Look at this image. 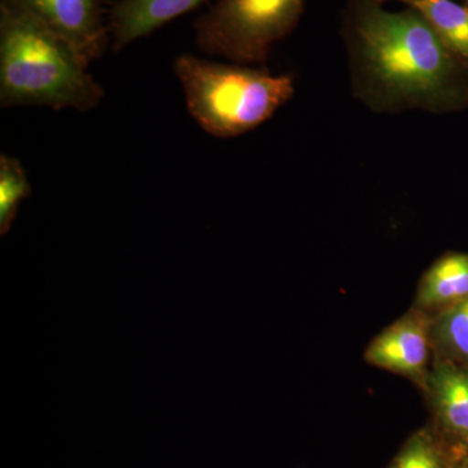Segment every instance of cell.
Segmentation results:
<instances>
[{
    "label": "cell",
    "instance_id": "1",
    "mask_svg": "<svg viewBox=\"0 0 468 468\" xmlns=\"http://www.w3.org/2000/svg\"><path fill=\"white\" fill-rule=\"evenodd\" d=\"M347 27L360 75L381 103L431 111L460 103L457 58L417 11H387L377 0H353Z\"/></svg>",
    "mask_w": 468,
    "mask_h": 468
},
{
    "label": "cell",
    "instance_id": "2",
    "mask_svg": "<svg viewBox=\"0 0 468 468\" xmlns=\"http://www.w3.org/2000/svg\"><path fill=\"white\" fill-rule=\"evenodd\" d=\"M79 52L17 0H0V104L86 112L104 90Z\"/></svg>",
    "mask_w": 468,
    "mask_h": 468
},
{
    "label": "cell",
    "instance_id": "3",
    "mask_svg": "<svg viewBox=\"0 0 468 468\" xmlns=\"http://www.w3.org/2000/svg\"><path fill=\"white\" fill-rule=\"evenodd\" d=\"M175 72L190 115L206 133L232 138L257 128L291 100V76L180 55Z\"/></svg>",
    "mask_w": 468,
    "mask_h": 468
},
{
    "label": "cell",
    "instance_id": "4",
    "mask_svg": "<svg viewBox=\"0 0 468 468\" xmlns=\"http://www.w3.org/2000/svg\"><path fill=\"white\" fill-rule=\"evenodd\" d=\"M306 0H218L194 24L199 50L236 64H264L297 27Z\"/></svg>",
    "mask_w": 468,
    "mask_h": 468
},
{
    "label": "cell",
    "instance_id": "5",
    "mask_svg": "<svg viewBox=\"0 0 468 468\" xmlns=\"http://www.w3.org/2000/svg\"><path fill=\"white\" fill-rule=\"evenodd\" d=\"M90 66L109 43L101 0H17Z\"/></svg>",
    "mask_w": 468,
    "mask_h": 468
},
{
    "label": "cell",
    "instance_id": "6",
    "mask_svg": "<svg viewBox=\"0 0 468 468\" xmlns=\"http://www.w3.org/2000/svg\"><path fill=\"white\" fill-rule=\"evenodd\" d=\"M205 0H117L109 16L112 50L120 51L169 21L198 7Z\"/></svg>",
    "mask_w": 468,
    "mask_h": 468
},
{
    "label": "cell",
    "instance_id": "7",
    "mask_svg": "<svg viewBox=\"0 0 468 468\" xmlns=\"http://www.w3.org/2000/svg\"><path fill=\"white\" fill-rule=\"evenodd\" d=\"M366 358L378 367L403 375H418L428 358V335L423 320L403 319L369 345Z\"/></svg>",
    "mask_w": 468,
    "mask_h": 468
},
{
    "label": "cell",
    "instance_id": "8",
    "mask_svg": "<svg viewBox=\"0 0 468 468\" xmlns=\"http://www.w3.org/2000/svg\"><path fill=\"white\" fill-rule=\"evenodd\" d=\"M402 3L417 11L455 57L468 61V7L452 0H377Z\"/></svg>",
    "mask_w": 468,
    "mask_h": 468
},
{
    "label": "cell",
    "instance_id": "9",
    "mask_svg": "<svg viewBox=\"0 0 468 468\" xmlns=\"http://www.w3.org/2000/svg\"><path fill=\"white\" fill-rule=\"evenodd\" d=\"M468 298V255L452 254L437 261L424 276L418 302L423 306L455 304Z\"/></svg>",
    "mask_w": 468,
    "mask_h": 468
},
{
    "label": "cell",
    "instance_id": "10",
    "mask_svg": "<svg viewBox=\"0 0 468 468\" xmlns=\"http://www.w3.org/2000/svg\"><path fill=\"white\" fill-rule=\"evenodd\" d=\"M435 405L445 426L468 436V372L440 365L431 378Z\"/></svg>",
    "mask_w": 468,
    "mask_h": 468
},
{
    "label": "cell",
    "instance_id": "11",
    "mask_svg": "<svg viewBox=\"0 0 468 468\" xmlns=\"http://www.w3.org/2000/svg\"><path fill=\"white\" fill-rule=\"evenodd\" d=\"M32 192L26 169L20 160L2 154L0 156V234L11 229L18 206Z\"/></svg>",
    "mask_w": 468,
    "mask_h": 468
},
{
    "label": "cell",
    "instance_id": "12",
    "mask_svg": "<svg viewBox=\"0 0 468 468\" xmlns=\"http://www.w3.org/2000/svg\"><path fill=\"white\" fill-rule=\"evenodd\" d=\"M439 334L454 353L468 359V298L446 311L440 320Z\"/></svg>",
    "mask_w": 468,
    "mask_h": 468
},
{
    "label": "cell",
    "instance_id": "13",
    "mask_svg": "<svg viewBox=\"0 0 468 468\" xmlns=\"http://www.w3.org/2000/svg\"><path fill=\"white\" fill-rule=\"evenodd\" d=\"M392 468H441L435 451L424 439H415L394 462Z\"/></svg>",
    "mask_w": 468,
    "mask_h": 468
}]
</instances>
